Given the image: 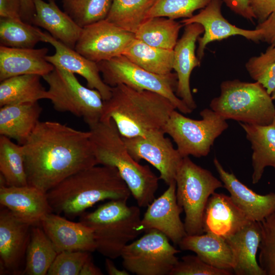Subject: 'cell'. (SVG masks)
Masks as SVG:
<instances>
[{"label": "cell", "mask_w": 275, "mask_h": 275, "mask_svg": "<svg viewBox=\"0 0 275 275\" xmlns=\"http://www.w3.org/2000/svg\"><path fill=\"white\" fill-rule=\"evenodd\" d=\"M271 98L273 100H275V89H274V90L272 91V92L271 93Z\"/></svg>", "instance_id": "681fc988"}, {"label": "cell", "mask_w": 275, "mask_h": 275, "mask_svg": "<svg viewBox=\"0 0 275 275\" xmlns=\"http://www.w3.org/2000/svg\"><path fill=\"white\" fill-rule=\"evenodd\" d=\"M155 0H113L106 20L134 34L147 19Z\"/></svg>", "instance_id": "836d02e7"}, {"label": "cell", "mask_w": 275, "mask_h": 275, "mask_svg": "<svg viewBox=\"0 0 275 275\" xmlns=\"http://www.w3.org/2000/svg\"><path fill=\"white\" fill-rule=\"evenodd\" d=\"M175 182L177 201L185 213L187 234H203V217L207 201L216 189L224 187L222 181L186 156L178 167Z\"/></svg>", "instance_id": "52a82bcc"}, {"label": "cell", "mask_w": 275, "mask_h": 275, "mask_svg": "<svg viewBox=\"0 0 275 275\" xmlns=\"http://www.w3.org/2000/svg\"><path fill=\"white\" fill-rule=\"evenodd\" d=\"M183 25L181 22L166 17L149 18L134 33L135 38L153 47L173 50Z\"/></svg>", "instance_id": "4dcf8cb0"}, {"label": "cell", "mask_w": 275, "mask_h": 275, "mask_svg": "<svg viewBox=\"0 0 275 275\" xmlns=\"http://www.w3.org/2000/svg\"><path fill=\"white\" fill-rule=\"evenodd\" d=\"M21 5V19L25 22L31 23L35 12L33 0H20Z\"/></svg>", "instance_id": "bcb514c9"}, {"label": "cell", "mask_w": 275, "mask_h": 275, "mask_svg": "<svg viewBox=\"0 0 275 275\" xmlns=\"http://www.w3.org/2000/svg\"><path fill=\"white\" fill-rule=\"evenodd\" d=\"M20 0H0L1 18L21 19Z\"/></svg>", "instance_id": "f6af8a7d"}, {"label": "cell", "mask_w": 275, "mask_h": 275, "mask_svg": "<svg viewBox=\"0 0 275 275\" xmlns=\"http://www.w3.org/2000/svg\"><path fill=\"white\" fill-rule=\"evenodd\" d=\"M258 263L265 275H275V211L261 222Z\"/></svg>", "instance_id": "f35d334b"}, {"label": "cell", "mask_w": 275, "mask_h": 275, "mask_svg": "<svg viewBox=\"0 0 275 275\" xmlns=\"http://www.w3.org/2000/svg\"><path fill=\"white\" fill-rule=\"evenodd\" d=\"M41 76L25 74L11 77L0 84V106L50 100V95L42 86Z\"/></svg>", "instance_id": "f1b7e54d"}, {"label": "cell", "mask_w": 275, "mask_h": 275, "mask_svg": "<svg viewBox=\"0 0 275 275\" xmlns=\"http://www.w3.org/2000/svg\"><path fill=\"white\" fill-rule=\"evenodd\" d=\"M91 133L40 121L22 145L28 185L45 193L71 175L97 165Z\"/></svg>", "instance_id": "6da1fadb"}, {"label": "cell", "mask_w": 275, "mask_h": 275, "mask_svg": "<svg viewBox=\"0 0 275 275\" xmlns=\"http://www.w3.org/2000/svg\"><path fill=\"white\" fill-rule=\"evenodd\" d=\"M35 12L32 24L46 30L54 38L74 49L82 28L79 26L55 1L33 0Z\"/></svg>", "instance_id": "cb8c5ba5"}, {"label": "cell", "mask_w": 275, "mask_h": 275, "mask_svg": "<svg viewBox=\"0 0 275 275\" xmlns=\"http://www.w3.org/2000/svg\"><path fill=\"white\" fill-rule=\"evenodd\" d=\"M185 26L181 37L174 49L173 69L177 76L176 96L193 111L197 107L190 87V77L194 69L200 66V60L196 54V43L203 27L197 23Z\"/></svg>", "instance_id": "d6986e66"}, {"label": "cell", "mask_w": 275, "mask_h": 275, "mask_svg": "<svg viewBox=\"0 0 275 275\" xmlns=\"http://www.w3.org/2000/svg\"><path fill=\"white\" fill-rule=\"evenodd\" d=\"M42 42L51 45L55 52L51 56L47 55L46 60L54 66L64 68L74 74L84 77L87 87L95 89L100 93L104 101L111 96L112 87L106 85L100 75L97 63L80 54L74 49L69 47L52 37L48 33L39 30Z\"/></svg>", "instance_id": "ac0fdd59"}, {"label": "cell", "mask_w": 275, "mask_h": 275, "mask_svg": "<svg viewBox=\"0 0 275 275\" xmlns=\"http://www.w3.org/2000/svg\"><path fill=\"white\" fill-rule=\"evenodd\" d=\"M123 55L135 64L154 73L167 74L173 70V50L153 47L135 38Z\"/></svg>", "instance_id": "1f68e13d"}, {"label": "cell", "mask_w": 275, "mask_h": 275, "mask_svg": "<svg viewBox=\"0 0 275 275\" xmlns=\"http://www.w3.org/2000/svg\"><path fill=\"white\" fill-rule=\"evenodd\" d=\"M41 227L58 253L64 251H96L92 229L81 222H74L54 212L47 215Z\"/></svg>", "instance_id": "44dd1931"}, {"label": "cell", "mask_w": 275, "mask_h": 275, "mask_svg": "<svg viewBox=\"0 0 275 275\" xmlns=\"http://www.w3.org/2000/svg\"><path fill=\"white\" fill-rule=\"evenodd\" d=\"M101 269L95 265L90 255L83 265L79 275H102Z\"/></svg>", "instance_id": "7dc6e473"}, {"label": "cell", "mask_w": 275, "mask_h": 275, "mask_svg": "<svg viewBox=\"0 0 275 275\" xmlns=\"http://www.w3.org/2000/svg\"><path fill=\"white\" fill-rule=\"evenodd\" d=\"M244 131L252 150L253 184L261 179L265 169L271 167L275 170V119L267 125L239 122Z\"/></svg>", "instance_id": "4316f807"}, {"label": "cell", "mask_w": 275, "mask_h": 275, "mask_svg": "<svg viewBox=\"0 0 275 275\" xmlns=\"http://www.w3.org/2000/svg\"><path fill=\"white\" fill-rule=\"evenodd\" d=\"M227 6L236 14L253 22L255 19L250 5V0H223Z\"/></svg>", "instance_id": "ee69618b"}, {"label": "cell", "mask_w": 275, "mask_h": 275, "mask_svg": "<svg viewBox=\"0 0 275 275\" xmlns=\"http://www.w3.org/2000/svg\"><path fill=\"white\" fill-rule=\"evenodd\" d=\"M226 240L233 253L235 274L265 275L256 259L261 241L259 222H250Z\"/></svg>", "instance_id": "d4e9b609"}, {"label": "cell", "mask_w": 275, "mask_h": 275, "mask_svg": "<svg viewBox=\"0 0 275 275\" xmlns=\"http://www.w3.org/2000/svg\"><path fill=\"white\" fill-rule=\"evenodd\" d=\"M112 259L106 258L105 260V266L107 273L109 275H129V272L125 269H119L118 268Z\"/></svg>", "instance_id": "c3c4849f"}, {"label": "cell", "mask_w": 275, "mask_h": 275, "mask_svg": "<svg viewBox=\"0 0 275 275\" xmlns=\"http://www.w3.org/2000/svg\"><path fill=\"white\" fill-rule=\"evenodd\" d=\"M39 29L22 19L0 18L1 46L18 48H33L42 42Z\"/></svg>", "instance_id": "e575fe53"}, {"label": "cell", "mask_w": 275, "mask_h": 275, "mask_svg": "<svg viewBox=\"0 0 275 275\" xmlns=\"http://www.w3.org/2000/svg\"><path fill=\"white\" fill-rule=\"evenodd\" d=\"M91 255L86 251H64L58 253L48 275H79L81 268Z\"/></svg>", "instance_id": "ab89813d"}, {"label": "cell", "mask_w": 275, "mask_h": 275, "mask_svg": "<svg viewBox=\"0 0 275 275\" xmlns=\"http://www.w3.org/2000/svg\"><path fill=\"white\" fill-rule=\"evenodd\" d=\"M180 251L162 232L151 229L128 244L121 257L124 268L137 275H169Z\"/></svg>", "instance_id": "8fae6325"}, {"label": "cell", "mask_w": 275, "mask_h": 275, "mask_svg": "<svg viewBox=\"0 0 275 275\" xmlns=\"http://www.w3.org/2000/svg\"><path fill=\"white\" fill-rule=\"evenodd\" d=\"M53 212L69 219L105 200L127 201L131 195L117 169L97 164L68 177L46 193Z\"/></svg>", "instance_id": "7a4b0ae2"}, {"label": "cell", "mask_w": 275, "mask_h": 275, "mask_svg": "<svg viewBox=\"0 0 275 275\" xmlns=\"http://www.w3.org/2000/svg\"><path fill=\"white\" fill-rule=\"evenodd\" d=\"M178 245L182 250L195 253L210 266L233 271L234 261L231 249L226 239L221 236L208 233L187 234Z\"/></svg>", "instance_id": "83f0119b"}, {"label": "cell", "mask_w": 275, "mask_h": 275, "mask_svg": "<svg viewBox=\"0 0 275 275\" xmlns=\"http://www.w3.org/2000/svg\"><path fill=\"white\" fill-rule=\"evenodd\" d=\"M0 172L1 185H28L22 145L3 135L0 136Z\"/></svg>", "instance_id": "d6a6232c"}, {"label": "cell", "mask_w": 275, "mask_h": 275, "mask_svg": "<svg viewBox=\"0 0 275 275\" xmlns=\"http://www.w3.org/2000/svg\"><path fill=\"white\" fill-rule=\"evenodd\" d=\"M48 49L18 48L0 46V81L21 75L41 77L51 72L54 66L46 60Z\"/></svg>", "instance_id": "603a6c76"}, {"label": "cell", "mask_w": 275, "mask_h": 275, "mask_svg": "<svg viewBox=\"0 0 275 275\" xmlns=\"http://www.w3.org/2000/svg\"><path fill=\"white\" fill-rule=\"evenodd\" d=\"M222 0H211L208 5L198 14L180 22L186 25L193 23L201 24L204 29L202 37L198 39L197 56L201 61L204 56L206 46L214 41H221L233 36H241L248 40L258 42L260 40V31L243 29L232 24L222 15Z\"/></svg>", "instance_id": "2e32d148"}, {"label": "cell", "mask_w": 275, "mask_h": 275, "mask_svg": "<svg viewBox=\"0 0 275 275\" xmlns=\"http://www.w3.org/2000/svg\"><path fill=\"white\" fill-rule=\"evenodd\" d=\"M213 162L224 187L250 221L261 222L275 211V193L258 194L239 181L233 173L225 170L216 157Z\"/></svg>", "instance_id": "ffe728a7"}, {"label": "cell", "mask_w": 275, "mask_h": 275, "mask_svg": "<svg viewBox=\"0 0 275 275\" xmlns=\"http://www.w3.org/2000/svg\"><path fill=\"white\" fill-rule=\"evenodd\" d=\"M162 129L153 131L145 136L123 138L129 154L138 162L144 159L159 173V178L169 185L175 181L183 157L171 140L164 136Z\"/></svg>", "instance_id": "7c38bea8"}, {"label": "cell", "mask_w": 275, "mask_h": 275, "mask_svg": "<svg viewBox=\"0 0 275 275\" xmlns=\"http://www.w3.org/2000/svg\"><path fill=\"white\" fill-rule=\"evenodd\" d=\"M211 0H155L147 19L166 17L173 19L188 18L197 10L205 8Z\"/></svg>", "instance_id": "74e56055"}, {"label": "cell", "mask_w": 275, "mask_h": 275, "mask_svg": "<svg viewBox=\"0 0 275 275\" xmlns=\"http://www.w3.org/2000/svg\"><path fill=\"white\" fill-rule=\"evenodd\" d=\"M58 253L41 226H32L22 274L45 275Z\"/></svg>", "instance_id": "f546056e"}, {"label": "cell", "mask_w": 275, "mask_h": 275, "mask_svg": "<svg viewBox=\"0 0 275 275\" xmlns=\"http://www.w3.org/2000/svg\"><path fill=\"white\" fill-rule=\"evenodd\" d=\"M256 29L260 31V41L275 46V11L265 20L259 22Z\"/></svg>", "instance_id": "b9f144b4"}, {"label": "cell", "mask_w": 275, "mask_h": 275, "mask_svg": "<svg viewBox=\"0 0 275 275\" xmlns=\"http://www.w3.org/2000/svg\"><path fill=\"white\" fill-rule=\"evenodd\" d=\"M48 1H57V0H47Z\"/></svg>", "instance_id": "f907efd6"}, {"label": "cell", "mask_w": 275, "mask_h": 275, "mask_svg": "<svg viewBox=\"0 0 275 275\" xmlns=\"http://www.w3.org/2000/svg\"><path fill=\"white\" fill-rule=\"evenodd\" d=\"M175 109L172 102L159 94L121 84L112 87L101 120H112L123 138L145 136L162 129Z\"/></svg>", "instance_id": "3957f363"}, {"label": "cell", "mask_w": 275, "mask_h": 275, "mask_svg": "<svg viewBox=\"0 0 275 275\" xmlns=\"http://www.w3.org/2000/svg\"><path fill=\"white\" fill-rule=\"evenodd\" d=\"M250 5L255 19L259 22L265 20L275 11V0H250Z\"/></svg>", "instance_id": "7bdbcfd3"}, {"label": "cell", "mask_w": 275, "mask_h": 275, "mask_svg": "<svg viewBox=\"0 0 275 275\" xmlns=\"http://www.w3.org/2000/svg\"><path fill=\"white\" fill-rule=\"evenodd\" d=\"M200 115L202 119L195 120L175 109L163 127L183 157L206 156L215 140L228 127L226 120L210 108L202 110Z\"/></svg>", "instance_id": "9c48e42d"}, {"label": "cell", "mask_w": 275, "mask_h": 275, "mask_svg": "<svg viewBox=\"0 0 275 275\" xmlns=\"http://www.w3.org/2000/svg\"><path fill=\"white\" fill-rule=\"evenodd\" d=\"M32 226L17 218L7 208L0 211L1 274H22Z\"/></svg>", "instance_id": "5bb4252c"}, {"label": "cell", "mask_w": 275, "mask_h": 275, "mask_svg": "<svg viewBox=\"0 0 275 275\" xmlns=\"http://www.w3.org/2000/svg\"><path fill=\"white\" fill-rule=\"evenodd\" d=\"M104 82L111 87L123 84L137 90H147L159 94L169 99L180 113L193 111L176 95V73L158 74L135 64L123 55L97 63Z\"/></svg>", "instance_id": "30bf717a"}, {"label": "cell", "mask_w": 275, "mask_h": 275, "mask_svg": "<svg viewBox=\"0 0 275 275\" xmlns=\"http://www.w3.org/2000/svg\"><path fill=\"white\" fill-rule=\"evenodd\" d=\"M245 68L251 78L271 95L275 89V46L270 45L265 52L250 58Z\"/></svg>", "instance_id": "8d00e7d4"}, {"label": "cell", "mask_w": 275, "mask_h": 275, "mask_svg": "<svg viewBox=\"0 0 275 275\" xmlns=\"http://www.w3.org/2000/svg\"><path fill=\"white\" fill-rule=\"evenodd\" d=\"M42 111L38 102L1 106V135L15 140L22 145L39 122Z\"/></svg>", "instance_id": "484cf974"}, {"label": "cell", "mask_w": 275, "mask_h": 275, "mask_svg": "<svg viewBox=\"0 0 275 275\" xmlns=\"http://www.w3.org/2000/svg\"><path fill=\"white\" fill-rule=\"evenodd\" d=\"M221 93L210 108L225 120L258 125L271 124L275 106L271 95L259 82L227 80L220 85Z\"/></svg>", "instance_id": "8992f818"}, {"label": "cell", "mask_w": 275, "mask_h": 275, "mask_svg": "<svg viewBox=\"0 0 275 275\" xmlns=\"http://www.w3.org/2000/svg\"><path fill=\"white\" fill-rule=\"evenodd\" d=\"M42 77L55 110L82 118L89 126L101 120L104 100L99 91L84 86L74 73L59 66Z\"/></svg>", "instance_id": "ba28073f"}, {"label": "cell", "mask_w": 275, "mask_h": 275, "mask_svg": "<svg viewBox=\"0 0 275 275\" xmlns=\"http://www.w3.org/2000/svg\"><path fill=\"white\" fill-rule=\"evenodd\" d=\"M113 0H63L65 11L79 26L84 28L105 19Z\"/></svg>", "instance_id": "d590c367"}, {"label": "cell", "mask_w": 275, "mask_h": 275, "mask_svg": "<svg viewBox=\"0 0 275 275\" xmlns=\"http://www.w3.org/2000/svg\"><path fill=\"white\" fill-rule=\"evenodd\" d=\"M134 39V34L104 19L82 28L74 49L98 63L123 55Z\"/></svg>", "instance_id": "4fadbf2b"}, {"label": "cell", "mask_w": 275, "mask_h": 275, "mask_svg": "<svg viewBox=\"0 0 275 275\" xmlns=\"http://www.w3.org/2000/svg\"><path fill=\"white\" fill-rule=\"evenodd\" d=\"M250 222L230 196L214 193L209 198L204 210L203 229L204 232L227 239Z\"/></svg>", "instance_id": "7402d4cb"}, {"label": "cell", "mask_w": 275, "mask_h": 275, "mask_svg": "<svg viewBox=\"0 0 275 275\" xmlns=\"http://www.w3.org/2000/svg\"><path fill=\"white\" fill-rule=\"evenodd\" d=\"M79 221L92 229L96 251L106 258L121 257L124 248L143 232L139 206H128L127 201L109 200Z\"/></svg>", "instance_id": "5b68a950"}, {"label": "cell", "mask_w": 275, "mask_h": 275, "mask_svg": "<svg viewBox=\"0 0 275 275\" xmlns=\"http://www.w3.org/2000/svg\"><path fill=\"white\" fill-rule=\"evenodd\" d=\"M89 127L97 164L116 168L138 206L147 207L155 199L159 178L148 166L133 159L112 120H100Z\"/></svg>", "instance_id": "277c9868"}, {"label": "cell", "mask_w": 275, "mask_h": 275, "mask_svg": "<svg viewBox=\"0 0 275 275\" xmlns=\"http://www.w3.org/2000/svg\"><path fill=\"white\" fill-rule=\"evenodd\" d=\"M147 207L141 220L145 232L155 229L163 233L175 245H178L187 235L184 223L180 218L183 211L177 203L175 181Z\"/></svg>", "instance_id": "9a60e30c"}, {"label": "cell", "mask_w": 275, "mask_h": 275, "mask_svg": "<svg viewBox=\"0 0 275 275\" xmlns=\"http://www.w3.org/2000/svg\"><path fill=\"white\" fill-rule=\"evenodd\" d=\"M233 272L210 266L197 255H186L178 260L169 275H231Z\"/></svg>", "instance_id": "60d3db41"}, {"label": "cell", "mask_w": 275, "mask_h": 275, "mask_svg": "<svg viewBox=\"0 0 275 275\" xmlns=\"http://www.w3.org/2000/svg\"><path fill=\"white\" fill-rule=\"evenodd\" d=\"M0 203L17 218L32 226H41L44 217L53 212L46 193L29 185H1Z\"/></svg>", "instance_id": "e0dca14e"}]
</instances>
